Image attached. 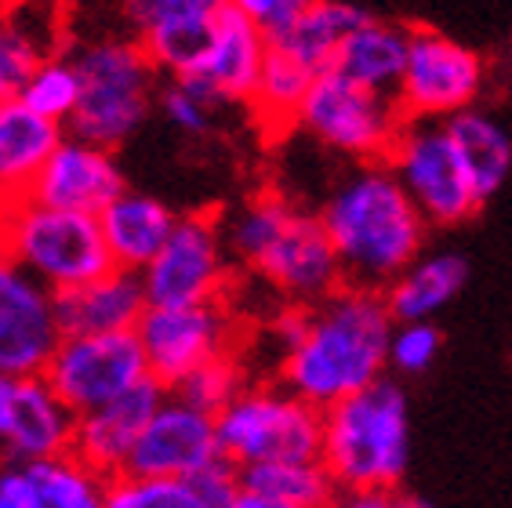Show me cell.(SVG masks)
Wrapping results in <instances>:
<instances>
[{"instance_id": "cell-1", "label": "cell", "mask_w": 512, "mask_h": 508, "mask_svg": "<svg viewBox=\"0 0 512 508\" xmlns=\"http://www.w3.org/2000/svg\"><path fill=\"white\" fill-rule=\"evenodd\" d=\"M393 331L382 291L342 287L306 309V327L280 360V381L298 400L327 411L385 378Z\"/></svg>"}, {"instance_id": "cell-2", "label": "cell", "mask_w": 512, "mask_h": 508, "mask_svg": "<svg viewBox=\"0 0 512 508\" xmlns=\"http://www.w3.org/2000/svg\"><path fill=\"white\" fill-rule=\"evenodd\" d=\"M320 222L338 251L345 284L385 291L418 262L425 218L385 160L360 164L327 193Z\"/></svg>"}, {"instance_id": "cell-3", "label": "cell", "mask_w": 512, "mask_h": 508, "mask_svg": "<svg viewBox=\"0 0 512 508\" xmlns=\"http://www.w3.org/2000/svg\"><path fill=\"white\" fill-rule=\"evenodd\" d=\"M229 258L298 305H320L345 287V269L320 215L287 196L258 193L222 222Z\"/></svg>"}, {"instance_id": "cell-4", "label": "cell", "mask_w": 512, "mask_h": 508, "mask_svg": "<svg viewBox=\"0 0 512 508\" xmlns=\"http://www.w3.org/2000/svg\"><path fill=\"white\" fill-rule=\"evenodd\" d=\"M324 469L338 490H396L411 465V403L382 378L324 411Z\"/></svg>"}, {"instance_id": "cell-5", "label": "cell", "mask_w": 512, "mask_h": 508, "mask_svg": "<svg viewBox=\"0 0 512 508\" xmlns=\"http://www.w3.org/2000/svg\"><path fill=\"white\" fill-rule=\"evenodd\" d=\"M80 77V106L69 135L117 149L157 109L160 69L131 33H95L66 51Z\"/></svg>"}, {"instance_id": "cell-6", "label": "cell", "mask_w": 512, "mask_h": 508, "mask_svg": "<svg viewBox=\"0 0 512 508\" xmlns=\"http://www.w3.org/2000/svg\"><path fill=\"white\" fill-rule=\"evenodd\" d=\"M0 254L55 294L113 269L99 218L48 207L33 196L0 204Z\"/></svg>"}, {"instance_id": "cell-7", "label": "cell", "mask_w": 512, "mask_h": 508, "mask_svg": "<svg viewBox=\"0 0 512 508\" xmlns=\"http://www.w3.org/2000/svg\"><path fill=\"white\" fill-rule=\"evenodd\" d=\"M222 458L237 469L273 461H320L324 411L284 385H247L215 418Z\"/></svg>"}, {"instance_id": "cell-8", "label": "cell", "mask_w": 512, "mask_h": 508, "mask_svg": "<svg viewBox=\"0 0 512 508\" xmlns=\"http://www.w3.org/2000/svg\"><path fill=\"white\" fill-rule=\"evenodd\" d=\"M320 146L335 149L360 164L385 160L396 138L407 127V117L393 95L367 91L342 73L327 69L313 80L306 102L298 109V124Z\"/></svg>"}, {"instance_id": "cell-9", "label": "cell", "mask_w": 512, "mask_h": 508, "mask_svg": "<svg viewBox=\"0 0 512 508\" xmlns=\"http://www.w3.org/2000/svg\"><path fill=\"white\" fill-rule=\"evenodd\" d=\"M44 378L59 392V400L80 418V414H91L128 396L135 385H142L153 374H149L146 349L138 342V334L117 331L62 338Z\"/></svg>"}, {"instance_id": "cell-10", "label": "cell", "mask_w": 512, "mask_h": 508, "mask_svg": "<svg viewBox=\"0 0 512 508\" xmlns=\"http://www.w3.org/2000/svg\"><path fill=\"white\" fill-rule=\"evenodd\" d=\"M385 164L429 225H462L480 211L447 124L440 120H407Z\"/></svg>"}, {"instance_id": "cell-11", "label": "cell", "mask_w": 512, "mask_h": 508, "mask_svg": "<svg viewBox=\"0 0 512 508\" xmlns=\"http://www.w3.org/2000/svg\"><path fill=\"white\" fill-rule=\"evenodd\" d=\"M487 66L483 55L440 30H411L407 69L396 91V102L407 120H451L462 109H473L480 98Z\"/></svg>"}, {"instance_id": "cell-12", "label": "cell", "mask_w": 512, "mask_h": 508, "mask_svg": "<svg viewBox=\"0 0 512 508\" xmlns=\"http://www.w3.org/2000/svg\"><path fill=\"white\" fill-rule=\"evenodd\" d=\"M229 262L233 258L218 218L178 215L164 251L142 269L149 305L175 309V305L222 302L229 284Z\"/></svg>"}, {"instance_id": "cell-13", "label": "cell", "mask_w": 512, "mask_h": 508, "mask_svg": "<svg viewBox=\"0 0 512 508\" xmlns=\"http://www.w3.org/2000/svg\"><path fill=\"white\" fill-rule=\"evenodd\" d=\"M135 334L146 349L149 374L168 389L182 385L204 363L233 356L237 349V320L222 302L175 305V309L149 305Z\"/></svg>"}, {"instance_id": "cell-14", "label": "cell", "mask_w": 512, "mask_h": 508, "mask_svg": "<svg viewBox=\"0 0 512 508\" xmlns=\"http://www.w3.org/2000/svg\"><path fill=\"white\" fill-rule=\"evenodd\" d=\"M62 338L55 291L0 254V374L44 378Z\"/></svg>"}, {"instance_id": "cell-15", "label": "cell", "mask_w": 512, "mask_h": 508, "mask_svg": "<svg viewBox=\"0 0 512 508\" xmlns=\"http://www.w3.org/2000/svg\"><path fill=\"white\" fill-rule=\"evenodd\" d=\"M215 461H222L215 418L182 403L178 396H168L131 450L124 476L189 479L211 469Z\"/></svg>"}, {"instance_id": "cell-16", "label": "cell", "mask_w": 512, "mask_h": 508, "mask_svg": "<svg viewBox=\"0 0 512 508\" xmlns=\"http://www.w3.org/2000/svg\"><path fill=\"white\" fill-rule=\"evenodd\" d=\"M73 432H77V414L59 400L48 378L0 374V443L19 465L69 454Z\"/></svg>"}, {"instance_id": "cell-17", "label": "cell", "mask_w": 512, "mask_h": 508, "mask_svg": "<svg viewBox=\"0 0 512 508\" xmlns=\"http://www.w3.org/2000/svg\"><path fill=\"white\" fill-rule=\"evenodd\" d=\"M124 171H120L117 149L95 146L84 138L66 135L51 153L30 196L48 207L77 211V215L99 218L120 193H124Z\"/></svg>"}, {"instance_id": "cell-18", "label": "cell", "mask_w": 512, "mask_h": 508, "mask_svg": "<svg viewBox=\"0 0 512 508\" xmlns=\"http://www.w3.org/2000/svg\"><path fill=\"white\" fill-rule=\"evenodd\" d=\"M164 400H168V385H160L157 378H146L128 396L106 403L99 411L80 414L69 454H77L84 465H91L106 479L124 476L131 450L142 440V432L153 421V414L164 407Z\"/></svg>"}, {"instance_id": "cell-19", "label": "cell", "mask_w": 512, "mask_h": 508, "mask_svg": "<svg viewBox=\"0 0 512 508\" xmlns=\"http://www.w3.org/2000/svg\"><path fill=\"white\" fill-rule=\"evenodd\" d=\"M266 55L269 37L229 4L211 26V40H207L200 66L189 77L178 80L204 91L215 106H222V102H251L258 77H262V66H266Z\"/></svg>"}, {"instance_id": "cell-20", "label": "cell", "mask_w": 512, "mask_h": 508, "mask_svg": "<svg viewBox=\"0 0 512 508\" xmlns=\"http://www.w3.org/2000/svg\"><path fill=\"white\" fill-rule=\"evenodd\" d=\"M59 305V323L62 334H117V331H135L138 320L146 316L149 298L142 273L131 269H109V273L95 276L88 284L73 287V291L55 294Z\"/></svg>"}, {"instance_id": "cell-21", "label": "cell", "mask_w": 512, "mask_h": 508, "mask_svg": "<svg viewBox=\"0 0 512 508\" xmlns=\"http://www.w3.org/2000/svg\"><path fill=\"white\" fill-rule=\"evenodd\" d=\"M62 15L40 8L33 0H19L0 11V102L19 98L40 66L59 51Z\"/></svg>"}, {"instance_id": "cell-22", "label": "cell", "mask_w": 512, "mask_h": 508, "mask_svg": "<svg viewBox=\"0 0 512 508\" xmlns=\"http://www.w3.org/2000/svg\"><path fill=\"white\" fill-rule=\"evenodd\" d=\"M66 138V127L26 109L19 98L0 102V204L30 196L51 153Z\"/></svg>"}, {"instance_id": "cell-23", "label": "cell", "mask_w": 512, "mask_h": 508, "mask_svg": "<svg viewBox=\"0 0 512 508\" xmlns=\"http://www.w3.org/2000/svg\"><path fill=\"white\" fill-rule=\"evenodd\" d=\"M175 222L178 215L164 200L135 189H124L99 215L109 258L117 269H131V273H142L164 251L168 236L175 233Z\"/></svg>"}, {"instance_id": "cell-24", "label": "cell", "mask_w": 512, "mask_h": 508, "mask_svg": "<svg viewBox=\"0 0 512 508\" xmlns=\"http://www.w3.org/2000/svg\"><path fill=\"white\" fill-rule=\"evenodd\" d=\"M371 19V11L353 4V0H313L280 37L269 44L287 51L291 59H298L309 73H327L335 69L338 51L349 37H353L364 22Z\"/></svg>"}, {"instance_id": "cell-25", "label": "cell", "mask_w": 512, "mask_h": 508, "mask_svg": "<svg viewBox=\"0 0 512 508\" xmlns=\"http://www.w3.org/2000/svg\"><path fill=\"white\" fill-rule=\"evenodd\" d=\"M447 124V135L454 142V153L462 160V171L469 178L476 204H487L512 175V138L502 124L480 109H462Z\"/></svg>"}, {"instance_id": "cell-26", "label": "cell", "mask_w": 512, "mask_h": 508, "mask_svg": "<svg viewBox=\"0 0 512 508\" xmlns=\"http://www.w3.org/2000/svg\"><path fill=\"white\" fill-rule=\"evenodd\" d=\"M407 51H411V30L371 15V19L342 44L335 73H342L345 80H353V84H360V88H367V91L396 98L400 80H404V69H407Z\"/></svg>"}, {"instance_id": "cell-27", "label": "cell", "mask_w": 512, "mask_h": 508, "mask_svg": "<svg viewBox=\"0 0 512 508\" xmlns=\"http://www.w3.org/2000/svg\"><path fill=\"white\" fill-rule=\"evenodd\" d=\"M465 284H469V262L458 251H440L418 258L382 294L396 323H425L440 309H447L462 294Z\"/></svg>"}, {"instance_id": "cell-28", "label": "cell", "mask_w": 512, "mask_h": 508, "mask_svg": "<svg viewBox=\"0 0 512 508\" xmlns=\"http://www.w3.org/2000/svg\"><path fill=\"white\" fill-rule=\"evenodd\" d=\"M33 505L30 508H106L109 479L84 465L77 454L26 461Z\"/></svg>"}, {"instance_id": "cell-29", "label": "cell", "mask_w": 512, "mask_h": 508, "mask_svg": "<svg viewBox=\"0 0 512 508\" xmlns=\"http://www.w3.org/2000/svg\"><path fill=\"white\" fill-rule=\"evenodd\" d=\"M240 487L295 508H331L338 498V483L324 469V461L251 465V469H240Z\"/></svg>"}, {"instance_id": "cell-30", "label": "cell", "mask_w": 512, "mask_h": 508, "mask_svg": "<svg viewBox=\"0 0 512 508\" xmlns=\"http://www.w3.org/2000/svg\"><path fill=\"white\" fill-rule=\"evenodd\" d=\"M316 73H309L298 59H291L287 51L269 44L266 66L258 77V88L251 95V109H255L258 124L266 131H287L298 124V109L306 102L309 88H313Z\"/></svg>"}, {"instance_id": "cell-31", "label": "cell", "mask_w": 512, "mask_h": 508, "mask_svg": "<svg viewBox=\"0 0 512 508\" xmlns=\"http://www.w3.org/2000/svg\"><path fill=\"white\" fill-rule=\"evenodd\" d=\"M226 8L229 0H120V19L124 33L146 40L178 26H207Z\"/></svg>"}, {"instance_id": "cell-32", "label": "cell", "mask_w": 512, "mask_h": 508, "mask_svg": "<svg viewBox=\"0 0 512 508\" xmlns=\"http://www.w3.org/2000/svg\"><path fill=\"white\" fill-rule=\"evenodd\" d=\"M19 102L26 109H33L37 117L51 120V124L69 127L73 113L80 106V77H77V66L69 55H55L48 59L44 66L33 73V80L22 88Z\"/></svg>"}, {"instance_id": "cell-33", "label": "cell", "mask_w": 512, "mask_h": 508, "mask_svg": "<svg viewBox=\"0 0 512 508\" xmlns=\"http://www.w3.org/2000/svg\"><path fill=\"white\" fill-rule=\"evenodd\" d=\"M244 389H247L244 367H240L237 352H233V356H222V360L204 363V367L189 374L182 385H175L171 396H178V400L189 403V407H197V411L218 418V414L226 411L229 403L237 400Z\"/></svg>"}, {"instance_id": "cell-34", "label": "cell", "mask_w": 512, "mask_h": 508, "mask_svg": "<svg viewBox=\"0 0 512 508\" xmlns=\"http://www.w3.org/2000/svg\"><path fill=\"white\" fill-rule=\"evenodd\" d=\"M106 508H207V501L193 479L117 476L109 479Z\"/></svg>"}, {"instance_id": "cell-35", "label": "cell", "mask_w": 512, "mask_h": 508, "mask_svg": "<svg viewBox=\"0 0 512 508\" xmlns=\"http://www.w3.org/2000/svg\"><path fill=\"white\" fill-rule=\"evenodd\" d=\"M440 349H444V334H440V327L433 320L396 323L393 342H389V367L396 374L414 378V374H425L433 367Z\"/></svg>"}, {"instance_id": "cell-36", "label": "cell", "mask_w": 512, "mask_h": 508, "mask_svg": "<svg viewBox=\"0 0 512 508\" xmlns=\"http://www.w3.org/2000/svg\"><path fill=\"white\" fill-rule=\"evenodd\" d=\"M157 109L164 113V120H168L175 131L197 138V135H207V131H211L218 106L204 95V91L186 84V80H168L157 95Z\"/></svg>"}, {"instance_id": "cell-37", "label": "cell", "mask_w": 512, "mask_h": 508, "mask_svg": "<svg viewBox=\"0 0 512 508\" xmlns=\"http://www.w3.org/2000/svg\"><path fill=\"white\" fill-rule=\"evenodd\" d=\"M229 4H233L240 15H247L258 30L273 40V37H280L313 0H229Z\"/></svg>"}, {"instance_id": "cell-38", "label": "cell", "mask_w": 512, "mask_h": 508, "mask_svg": "<svg viewBox=\"0 0 512 508\" xmlns=\"http://www.w3.org/2000/svg\"><path fill=\"white\" fill-rule=\"evenodd\" d=\"M30 505H33V490H30V476H26V465L0 469V508H30Z\"/></svg>"}, {"instance_id": "cell-39", "label": "cell", "mask_w": 512, "mask_h": 508, "mask_svg": "<svg viewBox=\"0 0 512 508\" xmlns=\"http://www.w3.org/2000/svg\"><path fill=\"white\" fill-rule=\"evenodd\" d=\"M396 490H338L331 508H393Z\"/></svg>"}, {"instance_id": "cell-40", "label": "cell", "mask_w": 512, "mask_h": 508, "mask_svg": "<svg viewBox=\"0 0 512 508\" xmlns=\"http://www.w3.org/2000/svg\"><path fill=\"white\" fill-rule=\"evenodd\" d=\"M233 508H295V505H284V501H273V498H262V494H251V490H244L237 498V505Z\"/></svg>"}, {"instance_id": "cell-41", "label": "cell", "mask_w": 512, "mask_h": 508, "mask_svg": "<svg viewBox=\"0 0 512 508\" xmlns=\"http://www.w3.org/2000/svg\"><path fill=\"white\" fill-rule=\"evenodd\" d=\"M33 4H40V8H48V11H55V15H62V19H66L69 11L84 8L88 0H33Z\"/></svg>"}, {"instance_id": "cell-42", "label": "cell", "mask_w": 512, "mask_h": 508, "mask_svg": "<svg viewBox=\"0 0 512 508\" xmlns=\"http://www.w3.org/2000/svg\"><path fill=\"white\" fill-rule=\"evenodd\" d=\"M393 508H436V505H433V501L418 498V494H404V490H396Z\"/></svg>"}, {"instance_id": "cell-43", "label": "cell", "mask_w": 512, "mask_h": 508, "mask_svg": "<svg viewBox=\"0 0 512 508\" xmlns=\"http://www.w3.org/2000/svg\"><path fill=\"white\" fill-rule=\"evenodd\" d=\"M11 4H19V0H0V11H4V8H11Z\"/></svg>"}]
</instances>
